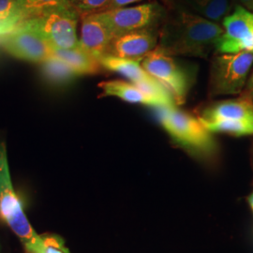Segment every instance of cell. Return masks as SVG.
Instances as JSON below:
<instances>
[{
    "label": "cell",
    "instance_id": "1",
    "mask_svg": "<svg viewBox=\"0 0 253 253\" xmlns=\"http://www.w3.org/2000/svg\"><path fill=\"white\" fill-rule=\"evenodd\" d=\"M223 27L201 15L180 12L163 28L158 48L167 55L205 57L216 49Z\"/></svg>",
    "mask_w": 253,
    "mask_h": 253
},
{
    "label": "cell",
    "instance_id": "2",
    "mask_svg": "<svg viewBox=\"0 0 253 253\" xmlns=\"http://www.w3.org/2000/svg\"><path fill=\"white\" fill-rule=\"evenodd\" d=\"M0 217L18 236L27 253H42V237L29 223L12 187L7 150L3 143H0Z\"/></svg>",
    "mask_w": 253,
    "mask_h": 253
},
{
    "label": "cell",
    "instance_id": "3",
    "mask_svg": "<svg viewBox=\"0 0 253 253\" xmlns=\"http://www.w3.org/2000/svg\"><path fill=\"white\" fill-rule=\"evenodd\" d=\"M160 121L167 133L190 152L202 157L215 153L216 143L199 118L171 107L161 109Z\"/></svg>",
    "mask_w": 253,
    "mask_h": 253
},
{
    "label": "cell",
    "instance_id": "4",
    "mask_svg": "<svg viewBox=\"0 0 253 253\" xmlns=\"http://www.w3.org/2000/svg\"><path fill=\"white\" fill-rule=\"evenodd\" d=\"M253 66V52L215 56L210 68L209 95L214 97L240 93Z\"/></svg>",
    "mask_w": 253,
    "mask_h": 253
},
{
    "label": "cell",
    "instance_id": "5",
    "mask_svg": "<svg viewBox=\"0 0 253 253\" xmlns=\"http://www.w3.org/2000/svg\"><path fill=\"white\" fill-rule=\"evenodd\" d=\"M79 16L75 9L57 10L23 21L19 27L35 32L53 49H73L80 46L77 36Z\"/></svg>",
    "mask_w": 253,
    "mask_h": 253
},
{
    "label": "cell",
    "instance_id": "6",
    "mask_svg": "<svg viewBox=\"0 0 253 253\" xmlns=\"http://www.w3.org/2000/svg\"><path fill=\"white\" fill-rule=\"evenodd\" d=\"M142 67L172 94L176 105H182L190 88L189 75L172 56L163 53L158 47L142 60Z\"/></svg>",
    "mask_w": 253,
    "mask_h": 253
},
{
    "label": "cell",
    "instance_id": "7",
    "mask_svg": "<svg viewBox=\"0 0 253 253\" xmlns=\"http://www.w3.org/2000/svg\"><path fill=\"white\" fill-rule=\"evenodd\" d=\"M108 27L113 38L126 33L152 28L163 17V9L158 3H145L132 7L106 9L96 13Z\"/></svg>",
    "mask_w": 253,
    "mask_h": 253
},
{
    "label": "cell",
    "instance_id": "8",
    "mask_svg": "<svg viewBox=\"0 0 253 253\" xmlns=\"http://www.w3.org/2000/svg\"><path fill=\"white\" fill-rule=\"evenodd\" d=\"M223 34L217 42L216 51L220 54L253 52V11L243 6L222 20Z\"/></svg>",
    "mask_w": 253,
    "mask_h": 253
},
{
    "label": "cell",
    "instance_id": "9",
    "mask_svg": "<svg viewBox=\"0 0 253 253\" xmlns=\"http://www.w3.org/2000/svg\"><path fill=\"white\" fill-rule=\"evenodd\" d=\"M5 52L19 60L42 64L53 55V47L35 32L19 27L1 42Z\"/></svg>",
    "mask_w": 253,
    "mask_h": 253
},
{
    "label": "cell",
    "instance_id": "10",
    "mask_svg": "<svg viewBox=\"0 0 253 253\" xmlns=\"http://www.w3.org/2000/svg\"><path fill=\"white\" fill-rule=\"evenodd\" d=\"M157 46L158 35L153 28H146L115 38L111 42L108 54L142 62Z\"/></svg>",
    "mask_w": 253,
    "mask_h": 253
},
{
    "label": "cell",
    "instance_id": "11",
    "mask_svg": "<svg viewBox=\"0 0 253 253\" xmlns=\"http://www.w3.org/2000/svg\"><path fill=\"white\" fill-rule=\"evenodd\" d=\"M200 121H253V102L248 95L234 100H221L203 109L198 116Z\"/></svg>",
    "mask_w": 253,
    "mask_h": 253
},
{
    "label": "cell",
    "instance_id": "12",
    "mask_svg": "<svg viewBox=\"0 0 253 253\" xmlns=\"http://www.w3.org/2000/svg\"><path fill=\"white\" fill-rule=\"evenodd\" d=\"M114 38L108 27L96 13L82 16L81 38L79 43L82 48L96 57L108 54L109 48Z\"/></svg>",
    "mask_w": 253,
    "mask_h": 253
},
{
    "label": "cell",
    "instance_id": "13",
    "mask_svg": "<svg viewBox=\"0 0 253 253\" xmlns=\"http://www.w3.org/2000/svg\"><path fill=\"white\" fill-rule=\"evenodd\" d=\"M99 87L102 90L101 96L103 97H117L128 103L143 104L162 109V105L158 100L130 82L122 80L103 81L99 84Z\"/></svg>",
    "mask_w": 253,
    "mask_h": 253
},
{
    "label": "cell",
    "instance_id": "14",
    "mask_svg": "<svg viewBox=\"0 0 253 253\" xmlns=\"http://www.w3.org/2000/svg\"><path fill=\"white\" fill-rule=\"evenodd\" d=\"M103 69L124 76L136 85L148 84L156 79L145 72L141 61L130 60L106 54L99 59Z\"/></svg>",
    "mask_w": 253,
    "mask_h": 253
},
{
    "label": "cell",
    "instance_id": "15",
    "mask_svg": "<svg viewBox=\"0 0 253 253\" xmlns=\"http://www.w3.org/2000/svg\"><path fill=\"white\" fill-rule=\"evenodd\" d=\"M53 54L67 64L77 76L94 75L102 68L100 61L81 46L73 49H54Z\"/></svg>",
    "mask_w": 253,
    "mask_h": 253
},
{
    "label": "cell",
    "instance_id": "16",
    "mask_svg": "<svg viewBox=\"0 0 253 253\" xmlns=\"http://www.w3.org/2000/svg\"><path fill=\"white\" fill-rule=\"evenodd\" d=\"M74 9L70 0H19V22L57 10Z\"/></svg>",
    "mask_w": 253,
    "mask_h": 253
},
{
    "label": "cell",
    "instance_id": "17",
    "mask_svg": "<svg viewBox=\"0 0 253 253\" xmlns=\"http://www.w3.org/2000/svg\"><path fill=\"white\" fill-rule=\"evenodd\" d=\"M42 74L46 82L53 85H65L73 81L77 75L73 73V70L54 54L50 56L44 62L41 64Z\"/></svg>",
    "mask_w": 253,
    "mask_h": 253
},
{
    "label": "cell",
    "instance_id": "18",
    "mask_svg": "<svg viewBox=\"0 0 253 253\" xmlns=\"http://www.w3.org/2000/svg\"><path fill=\"white\" fill-rule=\"evenodd\" d=\"M195 9L203 17L217 23L226 17L230 0H191Z\"/></svg>",
    "mask_w": 253,
    "mask_h": 253
},
{
    "label": "cell",
    "instance_id": "19",
    "mask_svg": "<svg viewBox=\"0 0 253 253\" xmlns=\"http://www.w3.org/2000/svg\"><path fill=\"white\" fill-rule=\"evenodd\" d=\"M203 124V123H202ZM209 132H226L235 136L253 135V121H215L204 123Z\"/></svg>",
    "mask_w": 253,
    "mask_h": 253
},
{
    "label": "cell",
    "instance_id": "20",
    "mask_svg": "<svg viewBox=\"0 0 253 253\" xmlns=\"http://www.w3.org/2000/svg\"><path fill=\"white\" fill-rule=\"evenodd\" d=\"M79 15L94 14L108 9L111 0H70Z\"/></svg>",
    "mask_w": 253,
    "mask_h": 253
},
{
    "label": "cell",
    "instance_id": "21",
    "mask_svg": "<svg viewBox=\"0 0 253 253\" xmlns=\"http://www.w3.org/2000/svg\"><path fill=\"white\" fill-rule=\"evenodd\" d=\"M42 241V253H71L65 246L63 238L54 234L41 235Z\"/></svg>",
    "mask_w": 253,
    "mask_h": 253
},
{
    "label": "cell",
    "instance_id": "22",
    "mask_svg": "<svg viewBox=\"0 0 253 253\" xmlns=\"http://www.w3.org/2000/svg\"><path fill=\"white\" fill-rule=\"evenodd\" d=\"M19 21V0H0V22Z\"/></svg>",
    "mask_w": 253,
    "mask_h": 253
},
{
    "label": "cell",
    "instance_id": "23",
    "mask_svg": "<svg viewBox=\"0 0 253 253\" xmlns=\"http://www.w3.org/2000/svg\"><path fill=\"white\" fill-rule=\"evenodd\" d=\"M139 1H141V0H111V3H110L107 9L123 8V7H126L129 4L136 3V2H139Z\"/></svg>",
    "mask_w": 253,
    "mask_h": 253
},
{
    "label": "cell",
    "instance_id": "24",
    "mask_svg": "<svg viewBox=\"0 0 253 253\" xmlns=\"http://www.w3.org/2000/svg\"><path fill=\"white\" fill-rule=\"evenodd\" d=\"M247 90H248V96L250 99L253 100V73H252L248 84H247Z\"/></svg>",
    "mask_w": 253,
    "mask_h": 253
},
{
    "label": "cell",
    "instance_id": "25",
    "mask_svg": "<svg viewBox=\"0 0 253 253\" xmlns=\"http://www.w3.org/2000/svg\"><path fill=\"white\" fill-rule=\"evenodd\" d=\"M239 1L241 2L243 7L253 11V0H239Z\"/></svg>",
    "mask_w": 253,
    "mask_h": 253
},
{
    "label": "cell",
    "instance_id": "26",
    "mask_svg": "<svg viewBox=\"0 0 253 253\" xmlns=\"http://www.w3.org/2000/svg\"><path fill=\"white\" fill-rule=\"evenodd\" d=\"M249 205H250L251 209H252V211H253V192L250 195V197H249Z\"/></svg>",
    "mask_w": 253,
    "mask_h": 253
},
{
    "label": "cell",
    "instance_id": "27",
    "mask_svg": "<svg viewBox=\"0 0 253 253\" xmlns=\"http://www.w3.org/2000/svg\"><path fill=\"white\" fill-rule=\"evenodd\" d=\"M233 1H237V0H233Z\"/></svg>",
    "mask_w": 253,
    "mask_h": 253
}]
</instances>
